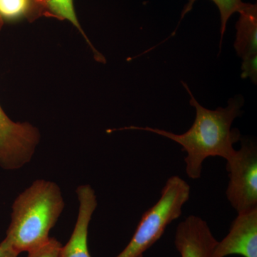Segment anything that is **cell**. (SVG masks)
I'll return each instance as SVG.
<instances>
[{"mask_svg": "<svg viewBox=\"0 0 257 257\" xmlns=\"http://www.w3.org/2000/svg\"><path fill=\"white\" fill-rule=\"evenodd\" d=\"M181 83L190 96L189 104L196 110L195 119L188 131L177 135L150 126L125 128L156 134L179 144L187 154L184 158L186 174L189 178L198 179L202 175L203 162L208 157H219L227 161L236 153L234 145L240 141L241 136L239 130L231 128V125L236 118L242 115L244 99L241 95L235 96L230 98L226 107L211 110L199 104L187 83Z\"/></svg>", "mask_w": 257, "mask_h": 257, "instance_id": "obj_1", "label": "cell"}, {"mask_svg": "<svg viewBox=\"0 0 257 257\" xmlns=\"http://www.w3.org/2000/svg\"><path fill=\"white\" fill-rule=\"evenodd\" d=\"M64 208L60 187L55 182L37 180L15 199L12 221L0 244L20 254L40 247L50 239Z\"/></svg>", "mask_w": 257, "mask_h": 257, "instance_id": "obj_2", "label": "cell"}, {"mask_svg": "<svg viewBox=\"0 0 257 257\" xmlns=\"http://www.w3.org/2000/svg\"><path fill=\"white\" fill-rule=\"evenodd\" d=\"M190 192V186L179 176L167 179L158 202L144 213L133 238L116 257H143L162 237L167 226L182 215Z\"/></svg>", "mask_w": 257, "mask_h": 257, "instance_id": "obj_3", "label": "cell"}, {"mask_svg": "<svg viewBox=\"0 0 257 257\" xmlns=\"http://www.w3.org/2000/svg\"><path fill=\"white\" fill-rule=\"evenodd\" d=\"M241 148L226 161L229 182L226 196L237 214L257 209V147L248 138H241Z\"/></svg>", "mask_w": 257, "mask_h": 257, "instance_id": "obj_4", "label": "cell"}, {"mask_svg": "<svg viewBox=\"0 0 257 257\" xmlns=\"http://www.w3.org/2000/svg\"><path fill=\"white\" fill-rule=\"evenodd\" d=\"M40 135L28 123L13 121L0 106V167L17 170L31 160Z\"/></svg>", "mask_w": 257, "mask_h": 257, "instance_id": "obj_5", "label": "cell"}, {"mask_svg": "<svg viewBox=\"0 0 257 257\" xmlns=\"http://www.w3.org/2000/svg\"><path fill=\"white\" fill-rule=\"evenodd\" d=\"M229 255L257 257V209L238 214L231 222L228 234L216 243L211 257Z\"/></svg>", "mask_w": 257, "mask_h": 257, "instance_id": "obj_6", "label": "cell"}, {"mask_svg": "<svg viewBox=\"0 0 257 257\" xmlns=\"http://www.w3.org/2000/svg\"><path fill=\"white\" fill-rule=\"evenodd\" d=\"M217 241L199 216H187L177 226L175 244L181 257H211Z\"/></svg>", "mask_w": 257, "mask_h": 257, "instance_id": "obj_7", "label": "cell"}, {"mask_svg": "<svg viewBox=\"0 0 257 257\" xmlns=\"http://www.w3.org/2000/svg\"><path fill=\"white\" fill-rule=\"evenodd\" d=\"M79 209L77 222L68 242L61 250L60 257H91L88 248V229L97 206L94 189L82 185L77 189Z\"/></svg>", "mask_w": 257, "mask_h": 257, "instance_id": "obj_8", "label": "cell"}, {"mask_svg": "<svg viewBox=\"0 0 257 257\" xmlns=\"http://www.w3.org/2000/svg\"><path fill=\"white\" fill-rule=\"evenodd\" d=\"M236 25L234 49L238 56L245 59L257 55V6L249 4L239 13Z\"/></svg>", "mask_w": 257, "mask_h": 257, "instance_id": "obj_9", "label": "cell"}, {"mask_svg": "<svg viewBox=\"0 0 257 257\" xmlns=\"http://www.w3.org/2000/svg\"><path fill=\"white\" fill-rule=\"evenodd\" d=\"M42 16L37 0H0V28L5 23L24 20L32 22Z\"/></svg>", "mask_w": 257, "mask_h": 257, "instance_id": "obj_10", "label": "cell"}, {"mask_svg": "<svg viewBox=\"0 0 257 257\" xmlns=\"http://www.w3.org/2000/svg\"><path fill=\"white\" fill-rule=\"evenodd\" d=\"M43 16L51 17L60 20H67L75 27L86 39L89 46L92 47L96 60L99 62H104V58L99 52L94 48L88 40L76 14L74 7V0H43Z\"/></svg>", "mask_w": 257, "mask_h": 257, "instance_id": "obj_11", "label": "cell"}, {"mask_svg": "<svg viewBox=\"0 0 257 257\" xmlns=\"http://www.w3.org/2000/svg\"><path fill=\"white\" fill-rule=\"evenodd\" d=\"M197 0H189L188 4L185 8L181 15V20L184 18L186 14L190 12L192 9L193 5ZM217 6L220 13L221 28H220V42H219V50H221L222 45L223 37L226 30V25L228 20L231 18V15L234 13H239L241 10L244 9L247 6L248 3H243L242 0H211Z\"/></svg>", "mask_w": 257, "mask_h": 257, "instance_id": "obj_12", "label": "cell"}, {"mask_svg": "<svg viewBox=\"0 0 257 257\" xmlns=\"http://www.w3.org/2000/svg\"><path fill=\"white\" fill-rule=\"evenodd\" d=\"M62 244L55 238H50L40 247L28 252V257H60Z\"/></svg>", "mask_w": 257, "mask_h": 257, "instance_id": "obj_13", "label": "cell"}, {"mask_svg": "<svg viewBox=\"0 0 257 257\" xmlns=\"http://www.w3.org/2000/svg\"><path fill=\"white\" fill-rule=\"evenodd\" d=\"M242 79L249 78L253 84L257 83V55L243 59L241 64Z\"/></svg>", "mask_w": 257, "mask_h": 257, "instance_id": "obj_14", "label": "cell"}, {"mask_svg": "<svg viewBox=\"0 0 257 257\" xmlns=\"http://www.w3.org/2000/svg\"><path fill=\"white\" fill-rule=\"evenodd\" d=\"M19 253L0 244V257H18Z\"/></svg>", "mask_w": 257, "mask_h": 257, "instance_id": "obj_15", "label": "cell"}, {"mask_svg": "<svg viewBox=\"0 0 257 257\" xmlns=\"http://www.w3.org/2000/svg\"><path fill=\"white\" fill-rule=\"evenodd\" d=\"M37 1L40 3V6H41V8H42V2H43V0H37Z\"/></svg>", "mask_w": 257, "mask_h": 257, "instance_id": "obj_16", "label": "cell"}]
</instances>
